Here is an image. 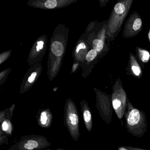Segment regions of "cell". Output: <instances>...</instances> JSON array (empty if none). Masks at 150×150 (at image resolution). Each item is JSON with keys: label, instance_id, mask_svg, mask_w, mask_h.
<instances>
[{"label": "cell", "instance_id": "13", "mask_svg": "<svg viewBox=\"0 0 150 150\" xmlns=\"http://www.w3.org/2000/svg\"><path fill=\"white\" fill-rule=\"evenodd\" d=\"M138 56L141 61L144 63H146L149 61L150 59V54L146 50L141 49L138 50Z\"/></svg>", "mask_w": 150, "mask_h": 150}, {"label": "cell", "instance_id": "20", "mask_svg": "<svg viewBox=\"0 0 150 150\" xmlns=\"http://www.w3.org/2000/svg\"><path fill=\"white\" fill-rule=\"evenodd\" d=\"M86 49V45H85V44L83 43H81L80 44L77 46V49H76V52H79L80 50H81V49Z\"/></svg>", "mask_w": 150, "mask_h": 150}, {"label": "cell", "instance_id": "16", "mask_svg": "<svg viewBox=\"0 0 150 150\" xmlns=\"http://www.w3.org/2000/svg\"><path fill=\"white\" fill-rule=\"evenodd\" d=\"M97 55V52L94 50H92L88 52L86 56V59L88 62H91L93 60Z\"/></svg>", "mask_w": 150, "mask_h": 150}, {"label": "cell", "instance_id": "2", "mask_svg": "<svg viewBox=\"0 0 150 150\" xmlns=\"http://www.w3.org/2000/svg\"><path fill=\"white\" fill-rule=\"evenodd\" d=\"M64 111V124L72 139L74 141H78L80 136L79 120V113L75 103L71 100H67Z\"/></svg>", "mask_w": 150, "mask_h": 150}, {"label": "cell", "instance_id": "14", "mask_svg": "<svg viewBox=\"0 0 150 150\" xmlns=\"http://www.w3.org/2000/svg\"><path fill=\"white\" fill-rule=\"evenodd\" d=\"M131 57L132 59L131 60L132 62L131 67L132 71L133 74H135L136 76H139L141 73L140 67L137 61H136V59L135 60V58L133 56H132V57Z\"/></svg>", "mask_w": 150, "mask_h": 150}, {"label": "cell", "instance_id": "9", "mask_svg": "<svg viewBox=\"0 0 150 150\" xmlns=\"http://www.w3.org/2000/svg\"><path fill=\"white\" fill-rule=\"evenodd\" d=\"M80 105L86 129L88 132H91L93 129V117L91 110L88 103L85 101L81 102Z\"/></svg>", "mask_w": 150, "mask_h": 150}, {"label": "cell", "instance_id": "3", "mask_svg": "<svg viewBox=\"0 0 150 150\" xmlns=\"http://www.w3.org/2000/svg\"><path fill=\"white\" fill-rule=\"evenodd\" d=\"M51 145L46 137L33 134L23 136L19 141L11 146L9 150H42Z\"/></svg>", "mask_w": 150, "mask_h": 150}, {"label": "cell", "instance_id": "22", "mask_svg": "<svg viewBox=\"0 0 150 150\" xmlns=\"http://www.w3.org/2000/svg\"><path fill=\"white\" fill-rule=\"evenodd\" d=\"M128 150H147L146 149H142L138 147H134V146H125Z\"/></svg>", "mask_w": 150, "mask_h": 150}, {"label": "cell", "instance_id": "7", "mask_svg": "<svg viewBox=\"0 0 150 150\" xmlns=\"http://www.w3.org/2000/svg\"><path fill=\"white\" fill-rule=\"evenodd\" d=\"M142 21L138 15H131L125 26L123 35L125 37H131L137 35L141 30Z\"/></svg>", "mask_w": 150, "mask_h": 150}, {"label": "cell", "instance_id": "15", "mask_svg": "<svg viewBox=\"0 0 150 150\" xmlns=\"http://www.w3.org/2000/svg\"><path fill=\"white\" fill-rule=\"evenodd\" d=\"M93 50H95L97 52H99L103 49L104 42L101 39H95L93 42Z\"/></svg>", "mask_w": 150, "mask_h": 150}, {"label": "cell", "instance_id": "5", "mask_svg": "<svg viewBox=\"0 0 150 150\" xmlns=\"http://www.w3.org/2000/svg\"><path fill=\"white\" fill-rule=\"evenodd\" d=\"M127 96L125 91L119 83H116L113 87L111 96L113 110L119 119L124 115L127 106Z\"/></svg>", "mask_w": 150, "mask_h": 150}, {"label": "cell", "instance_id": "10", "mask_svg": "<svg viewBox=\"0 0 150 150\" xmlns=\"http://www.w3.org/2000/svg\"><path fill=\"white\" fill-rule=\"evenodd\" d=\"M1 131L7 135L12 136L13 130V125L11 120L6 119L1 123Z\"/></svg>", "mask_w": 150, "mask_h": 150}, {"label": "cell", "instance_id": "24", "mask_svg": "<svg viewBox=\"0 0 150 150\" xmlns=\"http://www.w3.org/2000/svg\"><path fill=\"white\" fill-rule=\"evenodd\" d=\"M148 39H149V42H150V29L149 30V32H148Z\"/></svg>", "mask_w": 150, "mask_h": 150}, {"label": "cell", "instance_id": "18", "mask_svg": "<svg viewBox=\"0 0 150 150\" xmlns=\"http://www.w3.org/2000/svg\"><path fill=\"white\" fill-rule=\"evenodd\" d=\"M57 2L56 0H48L45 3V6L48 8H53L56 7Z\"/></svg>", "mask_w": 150, "mask_h": 150}, {"label": "cell", "instance_id": "4", "mask_svg": "<svg viewBox=\"0 0 150 150\" xmlns=\"http://www.w3.org/2000/svg\"><path fill=\"white\" fill-rule=\"evenodd\" d=\"M132 2V1H121L115 5L109 23V35H115L120 29L129 11Z\"/></svg>", "mask_w": 150, "mask_h": 150}, {"label": "cell", "instance_id": "6", "mask_svg": "<svg viewBox=\"0 0 150 150\" xmlns=\"http://www.w3.org/2000/svg\"><path fill=\"white\" fill-rule=\"evenodd\" d=\"M96 108L102 119L107 123L112 121L113 108L110 96L99 93L96 97Z\"/></svg>", "mask_w": 150, "mask_h": 150}, {"label": "cell", "instance_id": "23", "mask_svg": "<svg viewBox=\"0 0 150 150\" xmlns=\"http://www.w3.org/2000/svg\"><path fill=\"white\" fill-rule=\"evenodd\" d=\"M118 150H128L127 148L125 147H123V146H122V147H119Z\"/></svg>", "mask_w": 150, "mask_h": 150}, {"label": "cell", "instance_id": "19", "mask_svg": "<svg viewBox=\"0 0 150 150\" xmlns=\"http://www.w3.org/2000/svg\"><path fill=\"white\" fill-rule=\"evenodd\" d=\"M36 75V72H33V73L31 74V76L28 79V82L30 83H32V82L34 81V80H35V78Z\"/></svg>", "mask_w": 150, "mask_h": 150}, {"label": "cell", "instance_id": "12", "mask_svg": "<svg viewBox=\"0 0 150 150\" xmlns=\"http://www.w3.org/2000/svg\"><path fill=\"white\" fill-rule=\"evenodd\" d=\"M51 50L55 56L60 57L64 53V45L60 42L55 41L52 44Z\"/></svg>", "mask_w": 150, "mask_h": 150}, {"label": "cell", "instance_id": "21", "mask_svg": "<svg viewBox=\"0 0 150 150\" xmlns=\"http://www.w3.org/2000/svg\"><path fill=\"white\" fill-rule=\"evenodd\" d=\"M44 42L42 41H40L38 42V46H37V51H39L40 50L42 49L43 46Z\"/></svg>", "mask_w": 150, "mask_h": 150}, {"label": "cell", "instance_id": "1", "mask_svg": "<svg viewBox=\"0 0 150 150\" xmlns=\"http://www.w3.org/2000/svg\"><path fill=\"white\" fill-rule=\"evenodd\" d=\"M124 115L125 127L128 132L137 137L144 136L147 130V125L144 112L135 108L128 99Z\"/></svg>", "mask_w": 150, "mask_h": 150}, {"label": "cell", "instance_id": "25", "mask_svg": "<svg viewBox=\"0 0 150 150\" xmlns=\"http://www.w3.org/2000/svg\"><path fill=\"white\" fill-rule=\"evenodd\" d=\"M67 150L65 149H63V148H58L57 149H55V150Z\"/></svg>", "mask_w": 150, "mask_h": 150}, {"label": "cell", "instance_id": "17", "mask_svg": "<svg viewBox=\"0 0 150 150\" xmlns=\"http://www.w3.org/2000/svg\"><path fill=\"white\" fill-rule=\"evenodd\" d=\"M3 144H8V135L0 130V146Z\"/></svg>", "mask_w": 150, "mask_h": 150}, {"label": "cell", "instance_id": "8", "mask_svg": "<svg viewBox=\"0 0 150 150\" xmlns=\"http://www.w3.org/2000/svg\"><path fill=\"white\" fill-rule=\"evenodd\" d=\"M38 125L45 129L50 128L52 122V115L49 108L41 109L38 111L37 116Z\"/></svg>", "mask_w": 150, "mask_h": 150}, {"label": "cell", "instance_id": "11", "mask_svg": "<svg viewBox=\"0 0 150 150\" xmlns=\"http://www.w3.org/2000/svg\"><path fill=\"white\" fill-rule=\"evenodd\" d=\"M15 109V105L13 104L11 107L0 112V122L1 123L6 119L12 120L13 113Z\"/></svg>", "mask_w": 150, "mask_h": 150}]
</instances>
